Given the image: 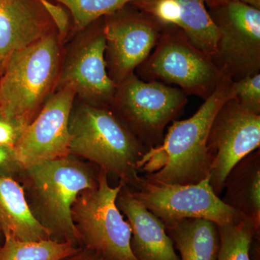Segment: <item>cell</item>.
<instances>
[{
    "label": "cell",
    "mask_w": 260,
    "mask_h": 260,
    "mask_svg": "<svg viewBox=\"0 0 260 260\" xmlns=\"http://www.w3.org/2000/svg\"><path fill=\"white\" fill-rule=\"evenodd\" d=\"M80 247L51 239L24 242L7 236L0 246V260H59L73 254Z\"/></svg>",
    "instance_id": "20"
},
{
    "label": "cell",
    "mask_w": 260,
    "mask_h": 260,
    "mask_svg": "<svg viewBox=\"0 0 260 260\" xmlns=\"http://www.w3.org/2000/svg\"><path fill=\"white\" fill-rule=\"evenodd\" d=\"M129 188L165 226L184 218L207 219L217 225L238 223L245 218L214 192L209 178L198 184L181 185L155 184L139 176Z\"/></svg>",
    "instance_id": "8"
},
{
    "label": "cell",
    "mask_w": 260,
    "mask_h": 260,
    "mask_svg": "<svg viewBox=\"0 0 260 260\" xmlns=\"http://www.w3.org/2000/svg\"><path fill=\"white\" fill-rule=\"evenodd\" d=\"M232 81L223 74L214 93L194 114L184 120L173 121L161 144L149 148L137 162L138 172L160 184H194L209 178L212 159L207 140L219 109L234 98Z\"/></svg>",
    "instance_id": "1"
},
{
    "label": "cell",
    "mask_w": 260,
    "mask_h": 260,
    "mask_svg": "<svg viewBox=\"0 0 260 260\" xmlns=\"http://www.w3.org/2000/svg\"><path fill=\"white\" fill-rule=\"evenodd\" d=\"M130 3L162 28L179 29L195 47L213 57L218 31L205 0H134Z\"/></svg>",
    "instance_id": "15"
},
{
    "label": "cell",
    "mask_w": 260,
    "mask_h": 260,
    "mask_svg": "<svg viewBox=\"0 0 260 260\" xmlns=\"http://www.w3.org/2000/svg\"><path fill=\"white\" fill-rule=\"evenodd\" d=\"M59 260H107L96 251L80 247L73 254Z\"/></svg>",
    "instance_id": "27"
},
{
    "label": "cell",
    "mask_w": 260,
    "mask_h": 260,
    "mask_svg": "<svg viewBox=\"0 0 260 260\" xmlns=\"http://www.w3.org/2000/svg\"><path fill=\"white\" fill-rule=\"evenodd\" d=\"M99 167L70 155L24 167L19 177L30 211L51 240L80 246L72 218L77 197L98 184Z\"/></svg>",
    "instance_id": "2"
},
{
    "label": "cell",
    "mask_w": 260,
    "mask_h": 260,
    "mask_svg": "<svg viewBox=\"0 0 260 260\" xmlns=\"http://www.w3.org/2000/svg\"><path fill=\"white\" fill-rule=\"evenodd\" d=\"M75 98L73 89H58L27 126L15 148L24 167L70 155L69 122Z\"/></svg>",
    "instance_id": "13"
},
{
    "label": "cell",
    "mask_w": 260,
    "mask_h": 260,
    "mask_svg": "<svg viewBox=\"0 0 260 260\" xmlns=\"http://www.w3.org/2000/svg\"><path fill=\"white\" fill-rule=\"evenodd\" d=\"M249 260H260V231L251 239L249 249Z\"/></svg>",
    "instance_id": "29"
},
{
    "label": "cell",
    "mask_w": 260,
    "mask_h": 260,
    "mask_svg": "<svg viewBox=\"0 0 260 260\" xmlns=\"http://www.w3.org/2000/svg\"><path fill=\"white\" fill-rule=\"evenodd\" d=\"M28 124L0 113V146L15 148Z\"/></svg>",
    "instance_id": "24"
},
{
    "label": "cell",
    "mask_w": 260,
    "mask_h": 260,
    "mask_svg": "<svg viewBox=\"0 0 260 260\" xmlns=\"http://www.w3.org/2000/svg\"><path fill=\"white\" fill-rule=\"evenodd\" d=\"M65 50L56 90L69 87L84 103L109 108L116 90L105 61L104 17L81 31Z\"/></svg>",
    "instance_id": "9"
},
{
    "label": "cell",
    "mask_w": 260,
    "mask_h": 260,
    "mask_svg": "<svg viewBox=\"0 0 260 260\" xmlns=\"http://www.w3.org/2000/svg\"><path fill=\"white\" fill-rule=\"evenodd\" d=\"M180 260H217L220 239L218 225L202 218H184L165 226Z\"/></svg>",
    "instance_id": "19"
},
{
    "label": "cell",
    "mask_w": 260,
    "mask_h": 260,
    "mask_svg": "<svg viewBox=\"0 0 260 260\" xmlns=\"http://www.w3.org/2000/svg\"><path fill=\"white\" fill-rule=\"evenodd\" d=\"M259 146L260 115L244 109L234 98L229 99L214 118L207 140L212 159L209 181L215 194L223 191L232 168Z\"/></svg>",
    "instance_id": "12"
},
{
    "label": "cell",
    "mask_w": 260,
    "mask_h": 260,
    "mask_svg": "<svg viewBox=\"0 0 260 260\" xmlns=\"http://www.w3.org/2000/svg\"><path fill=\"white\" fill-rule=\"evenodd\" d=\"M59 31L13 52L0 76V113L30 124L55 92L64 49Z\"/></svg>",
    "instance_id": "4"
},
{
    "label": "cell",
    "mask_w": 260,
    "mask_h": 260,
    "mask_svg": "<svg viewBox=\"0 0 260 260\" xmlns=\"http://www.w3.org/2000/svg\"><path fill=\"white\" fill-rule=\"evenodd\" d=\"M40 1L47 8L48 11L54 19L59 30V35L63 42H64L70 29L69 13L60 5L53 4L51 2L48 0H40Z\"/></svg>",
    "instance_id": "26"
},
{
    "label": "cell",
    "mask_w": 260,
    "mask_h": 260,
    "mask_svg": "<svg viewBox=\"0 0 260 260\" xmlns=\"http://www.w3.org/2000/svg\"><path fill=\"white\" fill-rule=\"evenodd\" d=\"M59 31L40 0H0V76L15 51Z\"/></svg>",
    "instance_id": "14"
},
{
    "label": "cell",
    "mask_w": 260,
    "mask_h": 260,
    "mask_svg": "<svg viewBox=\"0 0 260 260\" xmlns=\"http://www.w3.org/2000/svg\"><path fill=\"white\" fill-rule=\"evenodd\" d=\"M136 71L144 81L177 85L186 95L204 100L214 93L223 77L212 56L174 27L162 28L156 46Z\"/></svg>",
    "instance_id": "5"
},
{
    "label": "cell",
    "mask_w": 260,
    "mask_h": 260,
    "mask_svg": "<svg viewBox=\"0 0 260 260\" xmlns=\"http://www.w3.org/2000/svg\"><path fill=\"white\" fill-rule=\"evenodd\" d=\"M116 204L131 227L130 247L137 259L180 260L164 224L132 194L126 184L121 186Z\"/></svg>",
    "instance_id": "16"
},
{
    "label": "cell",
    "mask_w": 260,
    "mask_h": 260,
    "mask_svg": "<svg viewBox=\"0 0 260 260\" xmlns=\"http://www.w3.org/2000/svg\"><path fill=\"white\" fill-rule=\"evenodd\" d=\"M70 152L131 186L139 177L137 162L148 149L109 108L80 101L70 114Z\"/></svg>",
    "instance_id": "3"
},
{
    "label": "cell",
    "mask_w": 260,
    "mask_h": 260,
    "mask_svg": "<svg viewBox=\"0 0 260 260\" xmlns=\"http://www.w3.org/2000/svg\"><path fill=\"white\" fill-rule=\"evenodd\" d=\"M5 242V236L4 234H3V232L0 231V246L3 244Z\"/></svg>",
    "instance_id": "30"
},
{
    "label": "cell",
    "mask_w": 260,
    "mask_h": 260,
    "mask_svg": "<svg viewBox=\"0 0 260 260\" xmlns=\"http://www.w3.org/2000/svg\"><path fill=\"white\" fill-rule=\"evenodd\" d=\"M232 3H244L260 10V0H205V4L208 9Z\"/></svg>",
    "instance_id": "28"
},
{
    "label": "cell",
    "mask_w": 260,
    "mask_h": 260,
    "mask_svg": "<svg viewBox=\"0 0 260 260\" xmlns=\"http://www.w3.org/2000/svg\"><path fill=\"white\" fill-rule=\"evenodd\" d=\"M107 173L99 168L98 184L78 194L71 208L80 246L107 260H138L130 247L132 229L116 204L123 183L111 186Z\"/></svg>",
    "instance_id": "6"
},
{
    "label": "cell",
    "mask_w": 260,
    "mask_h": 260,
    "mask_svg": "<svg viewBox=\"0 0 260 260\" xmlns=\"http://www.w3.org/2000/svg\"><path fill=\"white\" fill-rule=\"evenodd\" d=\"M181 89L144 81L136 73L116 86L109 109L147 149L161 144L164 130L187 104Z\"/></svg>",
    "instance_id": "7"
},
{
    "label": "cell",
    "mask_w": 260,
    "mask_h": 260,
    "mask_svg": "<svg viewBox=\"0 0 260 260\" xmlns=\"http://www.w3.org/2000/svg\"><path fill=\"white\" fill-rule=\"evenodd\" d=\"M51 2V0H48ZM71 14L75 32L81 31L98 19L114 13L134 0H53Z\"/></svg>",
    "instance_id": "22"
},
{
    "label": "cell",
    "mask_w": 260,
    "mask_h": 260,
    "mask_svg": "<svg viewBox=\"0 0 260 260\" xmlns=\"http://www.w3.org/2000/svg\"><path fill=\"white\" fill-rule=\"evenodd\" d=\"M231 91L242 107L260 115V73L232 80Z\"/></svg>",
    "instance_id": "23"
},
{
    "label": "cell",
    "mask_w": 260,
    "mask_h": 260,
    "mask_svg": "<svg viewBox=\"0 0 260 260\" xmlns=\"http://www.w3.org/2000/svg\"><path fill=\"white\" fill-rule=\"evenodd\" d=\"M104 20L107 73L117 86L146 60L162 28L131 3L106 15Z\"/></svg>",
    "instance_id": "11"
},
{
    "label": "cell",
    "mask_w": 260,
    "mask_h": 260,
    "mask_svg": "<svg viewBox=\"0 0 260 260\" xmlns=\"http://www.w3.org/2000/svg\"><path fill=\"white\" fill-rule=\"evenodd\" d=\"M218 29L213 59L233 80L260 73V10L242 3L208 9Z\"/></svg>",
    "instance_id": "10"
},
{
    "label": "cell",
    "mask_w": 260,
    "mask_h": 260,
    "mask_svg": "<svg viewBox=\"0 0 260 260\" xmlns=\"http://www.w3.org/2000/svg\"><path fill=\"white\" fill-rule=\"evenodd\" d=\"M220 244L217 260H249L251 239L259 232L260 225L244 218L235 224L218 225Z\"/></svg>",
    "instance_id": "21"
},
{
    "label": "cell",
    "mask_w": 260,
    "mask_h": 260,
    "mask_svg": "<svg viewBox=\"0 0 260 260\" xmlns=\"http://www.w3.org/2000/svg\"><path fill=\"white\" fill-rule=\"evenodd\" d=\"M0 231L24 242L50 239L30 211L21 184L9 177H0Z\"/></svg>",
    "instance_id": "17"
},
{
    "label": "cell",
    "mask_w": 260,
    "mask_h": 260,
    "mask_svg": "<svg viewBox=\"0 0 260 260\" xmlns=\"http://www.w3.org/2000/svg\"><path fill=\"white\" fill-rule=\"evenodd\" d=\"M23 169L15 148L0 146V177L12 178L18 181Z\"/></svg>",
    "instance_id": "25"
},
{
    "label": "cell",
    "mask_w": 260,
    "mask_h": 260,
    "mask_svg": "<svg viewBox=\"0 0 260 260\" xmlns=\"http://www.w3.org/2000/svg\"><path fill=\"white\" fill-rule=\"evenodd\" d=\"M222 201L260 225V151L249 153L232 168L225 182Z\"/></svg>",
    "instance_id": "18"
}]
</instances>
